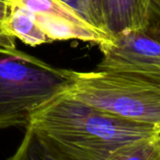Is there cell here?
<instances>
[{"instance_id": "1", "label": "cell", "mask_w": 160, "mask_h": 160, "mask_svg": "<svg viewBox=\"0 0 160 160\" xmlns=\"http://www.w3.org/2000/svg\"><path fill=\"white\" fill-rule=\"evenodd\" d=\"M27 128L58 160H105L128 143L160 134L159 126L117 117L65 92L35 112Z\"/></svg>"}, {"instance_id": "2", "label": "cell", "mask_w": 160, "mask_h": 160, "mask_svg": "<svg viewBox=\"0 0 160 160\" xmlns=\"http://www.w3.org/2000/svg\"><path fill=\"white\" fill-rule=\"evenodd\" d=\"M71 78L72 69L0 45V129L26 128L35 112L67 91Z\"/></svg>"}, {"instance_id": "3", "label": "cell", "mask_w": 160, "mask_h": 160, "mask_svg": "<svg viewBox=\"0 0 160 160\" xmlns=\"http://www.w3.org/2000/svg\"><path fill=\"white\" fill-rule=\"evenodd\" d=\"M65 93L117 117L160 127V81L128 73L72 70Z\"/></svg>"}, {"instance_id": "4", "label": "cell", "mask_w": 160, "mask_h": 160, "mask_svg": "<svg viewBox=\"0 0 160 160\" xmlns=\"http://www.w3.org/2000/svg\"><path fill=\"white\" fill-rule=\"evenodd\" d=\"M96 70L134 74L160 81L159 24L125 30L100 44Z\"/></svg>"}, {"instance_id": "5", "label": "cell", "mask_w": 160, "mask_h": 160, "mask_svg": "<svg viewBox=\"0 0 160 160\" xmlns=\"http://www.w3.org/2000/svg\"><path fill=\"white\" fill-rule=\"evenodd\" d=\"M27 10L51 41L81 40L99 46L112 39L65 0H5Z\"/></svg>"}, {"instance_id": "6", "label": "cell", "mask_w": 160, "mask_h": 160, "mask_svg": "<svg viewBox=\"0 0 160 160\" xmlns=\"http://www.w3.org/2000/svg\"><path fill=\"white\" fill-rule=\"evenodd\" d=\"M83 16L110 37L159 24V0H90Z\"/></svg>"}, {"instance_id": "7", "label": "cell", "mask_w": 160, "mask_h": 160, "mask_svg": "<svg viewBox=\"0 0 160 160\" xmlns=\"http://www.w3.org/2000/svg\"><path fill=\"white\" fill-rule=\"evenodd\" d=\"M7 6L8 14L4 26L8 35L32 47L52 42L27 10L14 4Z\"/></svg>"}, {"instance_id": "8", "label": "cell", "mask_w": 160, "mask_h": 160, "mask_svg": "<svg viewBox=\"0 0 160 160\" xmlns=\"http://www.w3.org/2000/svg\"><path fill=\"white\" fill-rule=\"evenodd\" d=\"M105 160H160V134L128 143Z\"/></svg>"}, {"instance_id": "9", "label": "cell", "mask_w": 160, "mask_h": 160, "mask_svg": "<svg viewBox=\"0 0 160 160\" xmlns=\"http://www.w3.org/2000/svg\"><path fill=\"white\" fill-rule=\"evenodd\" d=\"M8 160H58L53 158L43 146L36 133L26 128L23 139L15 152Z\"/></svg>"}, {"instance_id": "10", "label": "cell", "mask_w": 160, "mask_h": 160, "mask_svg": "<svg viewBox=\"0 0 160 160\" xmlns=\"http://www.w3.org/2000/svg\"><path fill=\"white\" fill-rule=\"evenodd\" d=\"M8 14V6L6 2H0V45L15 47V38H12L5 29L4 22Z\"/></svg>"}, {"instance_id": "11", "label": "cell", "mask_w": 160, "mask_h": 160, "mask_svg": "<svg viewBox=\"0 0 160 160\" xmlns=\"http://www.w3.org/2000/svg\"><path fill=\"white\" fill-rule=\"evenodd\" d=\"M67 3H68L70 6H72L74 8H76L78 11H80L82 15L85 10V8L90 0H65Z\"/></svg>"}, {"instance_id": "12", "label": "cell", "mask_w": 160, "mask_h": 160, "mask_svg": "<svg viewBox=\"0 0 160 160\" xmlns=\"http://www.w3.org/2000/svg\"><path fill=\"white\" fill-rule=\"evenodd\" d=\"M0 2H5V0H0Z\"/></svg>"}]
</instances>
